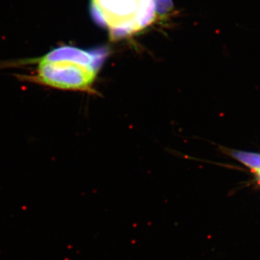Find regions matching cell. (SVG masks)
Here are the masks:
<instances>
[{"label":"cell","instance_id":"obj_4","mask_svg":"<svg viewBox=\"0 0 260 260\" xmlns=\"http://www.w3.org/2000/svg\"><path fill=\"white\" fill-rule=\"evenodd\" d=\"M259 179H260V177H259Z\"/></svg>","mask_w":260,"mask_h":260},{"label":"cell","instance_id":"obj_1","mask_svg":"<svg viewBox=\"0 0 260 260\" xmlns=\"http://www.w3.org/2000/svg\"><path fill=\"white\" fill-rule=\"evenodd\" d=\"M107 56L104 49L88 51L60 46L39 57L0 61V69L36 64L32 75H18L19 79L59 90L87 91L91 88Z\"/></svg>","mask_w":260,"mask_h":260},{"label":"cell","instance_id":"obj_3","mask_svg":"<svg viewBox=\"0 0 260 260\" xmlns=\"http://www.w3.org/2000/svg\"><path fill=\"white\" fill-rule=\"evenodd\" d=\"M229 155L241 164L249 167L255 174L260 172V153L241 150H229Z\"/></svg>","mask_w":260,"mask_h":260},{"label":"cell","instance_id":"obj_2","mask_svg":"<svg viewBox=\"0 0 260 260\" xmlns=\"http://www.w3.org/2000/svg\"><path fill=\"white\" fill-rule=\"evenodd\" d=\"M94 18L114 39L143 30L156 18V0H92Z\"/></svg>","mask_w":260,"mask_h":260}]
</instances>
